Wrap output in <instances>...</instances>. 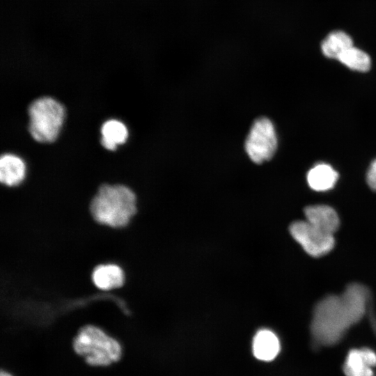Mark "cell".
<instances>
[{
	"mask_svg": "<svg viewBox=\"0 0 376 376\" xmlns=\"http://www.w3.org/2000/svg\"><path fill=\"white\" fill-rule=\"evenodd\" d=\"M368 290L359 283L350 284L339 295H329L315 306L311 324V335L317 345L337 343L347 331L366 313Z\"/></svg>",
	"mask_w": 376,
	"mask_h": 376,
	"instance_id": "obj_1",
	"label": "cell"
},
{
	"mask_svg": "<svg viewBox=\"0 0 376 376\" xmlns=\"http://www.w3.org/2000/svg\"><path fill=\"white\" fill-rule=\"evenodd\" d=\"M89 212L95 223L113 229L128 226L137 212L134 191L122 185H102L91 199Z\"/></svg>",
	"mask_w": 376,
	"mask_h": 376,
	"instance_id": "obj_2",
	"label": "cell"
},
{
	"mask_svg": "<svg viewBox=\"0 0 376 376\" xmlns=\"http://www.w3.org/2000/svg\"><path fill=\"white\" fill-rule=\"evenodd\" d=\"M75 352L93 366H106L118 361L122 347L117 340L93 324L81 327L73 338Z\"/></svg>",
	"mask_w": 376,
	"mask_h": 376,
	"instance_id": "obj_3",
	"label": "cell"
},
{
	"mask_svg": "<svg viewBox=\"0 0 376 376\" xmlns=\"http://www.w3.org/2000/svg\"><path fill=\"white\" fill-rule=\"evenodd\" d=\"M28 113L31 136L40 143L55 141L65 118L64 107L54 98L42 97L31 102Z\"/></svg>",
	"mask_w": 376,
	"mask_h": 376,
	"instance_id": "obj_4",
	"label": "cell"
},
{
	"mask_svg": "<svg viewBox=\"0 0 376 376\" xmlns=\"http://www.w3.org/2000/svg\"><path fill=\"white\" fill-rule=\"evenodd\" d=\"M278 145L275 127L267 118L260 117L251 125L245 140V150L250 159L262 164L274 156Z\"/></svg>",
	"mask_w": 376,
	"mask_h": 376,
	"instance_id": "obj_5",
	"label": "cell"
},
{
	"mask_svg": "<svg viewBox=\"0 0 376 376\" xmlns=\"http://www.w3.org/2000/svg\"><path fill=\"white\" fill-rule=\"evenodd\" d=\"M289 230L295 240L311 256H322L334 246V235L320 230L306 220L293 222Z\"/></svg>",
	"mask_w": 376,
	"mask_h": 376,
	"instance_id": "obj_6",
	"label": "cell"
},
{
	"mask_svg": "<svg viewBox=\"0 0 376 376\" xmlns=\"http://www.w3.org/2000/svg\"><path fill=\"white\" fill-rule=\"evenodd\" d=\"M90 277L93 285L104 291L120 288L126 281L123 268L114 263L96 265L92 269Z\"/></svg>",
	"mask_w": 376,
	"mask_h": 376,
	"instance_id": "obj_7",
	"label": "cell"
},
{
	"mask_svg": "<svg viewBox=\"0 0 376 376\" xmlns=\"http://www.w3.org/2000/svg\"><path fill=\"white\" fill-rule=\"evenodd\" d=\"M376 353L367 347L351 350L345 359L343 371L345 376H374Z\"/></svg>",
	"mask_w": 376,
	"mask_h": 376,
	"instance_id": "obj_8",
	"label": "cell"
},
{
	"mask_svg": "<svg viewBox=\"0 0 376 376\" xmlns=\"http://www.w3.org/2000/svg\"><path fill=\"white\" fill-rule=\"evenodd\" d=\"M306 221L320 230L334 235L340 225L338 214L334 208L324 205L308 206L304 210Z\"/></svg>",
	"mask_w": 376,
	"mask_h": 376,
	"instance_id": "obj_9",
	"label": "cell"
},
{
	"mask_svg": "<svg viewBox=\"0 0 376 376\" xmlns=\"http://www.w3.org/2000/svg\"><path fill=\"white\" fill-rule=\"evenodd\" d=\"M26 166L24 161L13 154L2 155L0 159V180L8 187L20 184L24 178Z\"/></svg>",
	"mask_w": 376,
	"mask_h": 376,
	"instance_id": "obj_10",
	"label": "cell"
},
{
	"mask_svg": "<svg viewBox=\"0 0 376 376\" xmlns=\"http://www.w3.org/2000/svg\"><path fill=\"white\" fill-rule=\"evenodd\" d=\"M280 342L276 335L268 329H261L253 340V352L259 360H273L279 353Z\"/></svg>",
	"mask_w": 376,
	"mask_h": 376,
	"instance_id": "obj_11",
	"label": "cell"
},
{
	"mask_svg": "<svg viewBox=\"0 0 376 376\" xmlns=\"http://www.w3.org/2000/svg\"><path fill=\"white\" fill-rule=\"evenodd\" d=\"M338 177L337 172L331 166L327 164H318L308 171L307 181L313 190L324 191L334 186Z\"/></svg>",
	"mask_w": 376,
	"mask_h": 376,
	"instance_id": "obj_12",
	"label": "cell"
},
{
	"mask_svg": "<svg viewBox=\"0 0 376 376\" xmlns=\"http://www.w3.org/2000/svg\"><path fill=\"white\" fill-rule=\"evenodd\" d=\"M101 144L109 150H113L118 145L124 143L128 136L126 126L115 119L107 120L101 127Z\"/></svg>",
	"mask_w": 376,
	"mask_h": 376,
	"instance_id": "obj_13",
	"label": "cell"
},
{
	"mask_svg": "<svg viewBox=\"0 0 376 376\" xmlns=\"http://www.w3.org/2000/svg\"><path fill=\"white\" fill-rule=\"evenodd\" d=\"M352 46H353V41L348 34L341 31H336L329 33L322 41L321 49L325 56L338 59L345 50Z\"/></svg>",
	"mask_w": 376,
	"mask_h": 376,
	"instance_id": "obj_14",
	"label": "cell"
},
{
	"mask_svg": "<svg viewBox=\"0 0 376 376\" xmlns=\"http://www.w3.org/2000/svg\"><path fill=\"white\" fill-rule=\"evenodd\" d=\"M337 60L347 68L359 72L368 71L371 65L369 55L354 46L345 50Z\"/></svg>",
	"mask_w": 376,
	"mask_h": 376,
	"instance_id": "obj_15",
	"label": "cell"
},
{
	"mask_svg": "<svg viewBox=\"0 0 376 376\" xmlns=\"http://www.w3.org/2000/svg\"><path fill=\"white\" fill-rule=\"evenodd\" d=\"M367 182L372 189L376 190V159L372 162L369 167L367 173Z\"/></svg>",
	"mask_w": 376,
	"mask_h": 376,
	"instance_id": "obj_16",
	"label": "cell"
},
{
	"mask_svg": "<svg viewBox=\"0 0 376 376\" xmlns=\"http://www.w3.org/2000/svg\"><path fill=\"white\" fill-rule=\"evenodd\" d=\"M0 376H12V375L6 371H1Z\"/></svg>",
	"mask_w": 376,
	"mask_h": 376,
	"instance_id": "obj_17",
	"label": "cell"
}]
</instances>
